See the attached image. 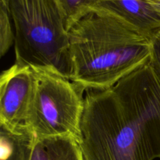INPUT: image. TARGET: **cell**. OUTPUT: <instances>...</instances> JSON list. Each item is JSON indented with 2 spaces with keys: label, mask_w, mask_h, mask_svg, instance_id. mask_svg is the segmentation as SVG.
Returning <instances> with one entry per match:
<instances>
[{
  "label": "cell",
  "mask_w": 160,
  "mask_h": 160,
  "mask_svg": "<svg viewBox=\"0 0 160 160\" xmlns=\"http://www.w3.org/2000/svg\"><path fill=\"white\" fill-rule=\"evenodd\" d=\"M152 55L150 62L160 76V30L151 37Z\"/></svg>",
  "instance_id": "11"
},
{
  "label": "cell",
  "mask_w": 160,
  "mask_h": 160,
  "mask_svg": "<svg viewBox=\"0 0 160 160\" xmlns=\"http://www.w3.org/2000/svg\"><path fill=\"white\" fill-rule=\"evenodd\" d=\"M33 69L37 85L25 125L37 138L72 136L79 142L84 90L57 72Z\"/></svg>",
  "instance_id": "4"
},
{
  "label": "cell",
  "mask_w": 160,
  "mask_h": 160,
  "mask_svg": "<svg viewBox=\"0 0 160 160\" xmlns=\"http://www.w3.org/2000/svg\"><path fill=\"white\" fill-rule=\"evenodd\" d=\"M95 9L112 14L149 38L160 30V12L149 0H98Z\"/></svg>",
  "instance_id": "6"
},
{
  "label": "cell",
  "mask_w": 160,
  "mask_h": 160,
  "mask_svg": "<svg viewBox=\"0 0 160 160\" xmlns=\"http://www.w3.org/2000/svg\"><path fill=\"white\" fill-rule=\"evenodd\" d=\"M14 29L7 6L0 3V56L3 57L14 45Z\"/></svg>",
  "instance_id": "10"
},
{
  "label": "cell",
  "mask_w": 160,
  "mask_h": 160,
  "mask_svg": "<svg viewBox=\"0 0 160 160\" xmlns=\"http://www.w3.org/2000/svg\"><path fill=\"white\" fill-rule=\"evenodd\" d=\"M34 137L26 125L15 132L0 128V160H31Z\"/></svg>",
  "instance_id": "8"
},
{
  "label": "cell",
  "mask_w": 160,
  "mask_h": 160,
  "mask_svg": "<svg viewBox=\"0 0 160 160\" xmlns=\"http://www.w3.org/2000/svg\"><path fill=\"white\" fill-rule=\"evenodd\" d=\"M14 29L16 62L70 78L69 34L57 0H0ZM70 80V79H69Z\"/></svg>",
  "instance_id": "3"
},
{
  "label": "cell",
  "mask_w": 160,
  "mask_h": 160,
  "mask_svg": "<svg viewBox=\"0 0 160 160\" xmlns=\"http://www.w3.org/2000/svg\"><path fill=\"white\" fill-rule=\"evenodd\" d=\"M79 145L84 160L160 159V76L149 62L84 97Z\"/></svg>",
  "instance_id": "1"
},
{
  "label": "cell",
  "mask_w": 160,
  "mask_h": 160,
  "mask_svg": "<svg viewBox=\"0 0 160 160\" xmlns=\"http://www.w3.org/2000/svg\"><path fill=\"white\" fill-rule=\"evenodd\" d=\"M149 1L151 2L153 6L160 12V1H156V0H149Z\"/></svg>",
  "instance_id": "12"
},
{
  "label": "cell",
  "mask_w": 160,
  "mask_h": 160,
  "mask_svg": "<svg viewBox=\"0 0 160 160\" xmlns=\"http://www.w3.org/2000/svg\"><path fill=\"white\" fill-rule=\"evenodd\" d=\"M37 76L30 66L15 62L0 77V128L15 132L26 123L35 95Z\"/></svg>",
  "instance_id": "5"
},
{
  "label": "cell",
  "mask_w": 160,
  "mask_h": 160,
  "mask_svg": "<svg viewBox=\"0 0 160 160\" xmlns=\"http://www.w3.org/2000/svg\"><path fill=\"white\" fill-rule=\"evenodd\" d=\"M156 1H160V0H156Z\"/></svg>",
  "instance_id": "13"
},
{
  "label": "cell",
  "mask_w": 160,
  "mask_h": 160,
  "mask_svg": "<svg viewBox=\"0 0 160 160\" xmlns=\"http://www.w3.org/2000/svg\"><path fill=\"white\" fill-rule=\"evenodd\" d=\"M70 78L84 91H104L148 63L151 38L94 9L68 31Z\"/></svg>",
  "instance_id": "2"
},
{
  "label": "cell",
  "mask_w": 160,
  "mask_h": 160,
  "mask_svg": "<svg viewBox=\"0 0 160 160\" xmlns=\"http://www.w3.org/2000/svg\"><path fill=\"white\" fill-rule=\"evenodd\" d=\"M66 20L67 31L93 10L98 0H57Z\"/></svg>",
  "instance_id": "9"
},
{
  "label": "cell",
  "mask_w": 160,
  "mask_h": 160,
  "mask_svg": "<svg viewBox=\"0 0 160 160\" xmlns=\"http://www.w3.org/2000/svg\"><path fill=\"white\" fill-rule=\"evenodd\" d=\"M31 160H84L79 142L72 136L34 137Z\"/></svg>",
  "instance_id": "7"
}]
</instances>
